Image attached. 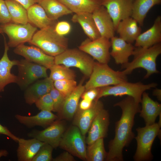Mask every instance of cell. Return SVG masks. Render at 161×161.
Here are the masks:
<instances>
[{"label": "cell", "mask_w": 161, "mask_h": 161, "mask_svg": "<svg viewBox=\"0 0 161 161\" xmlns=\"http://www.w3.org/2000/svg\"><path fill=\"white\" fill-rule=\"evenodd\" d=\"M117 106L121 109L122 113L120 119L115 123L114 137L109 143V151L105 160L107 161L123 160V149L135 137L132 131L134 118L141 110L139 103L129 96L114 105V106Z\"/></svg>", "instance_id": "1"}, {"label": "cell", "mask_w": 161, "mask_h": 161, "mask_svg": "<svg viewBox=\"0 0 161 161\" xmlns=\"http://www.w3.org/2000/svg\"><path fill=\"white\" fill-rule=\"evenodd\" d=\"M161 53V43L148 48L136 47L133 55V60L122 65L124 69L123 71L127 75L136 69L142 68L147 72L144 78H147L152 75L159 72L157 69L156 61Z\"/></svg>", "instance_id": "2"}, {"label": "cell", "mask_w": 161, "mask_h": 161, "mask_svg": "<svg viewBox=\"0 0 161 161\" xmlns=\"http://www.w3.org/2000/svg\"><path fill=\"white\" fill-rule=\"evenodd\" d=\"M55 26L38 30L28 43L40 48L47 54L55 57L68 49V39L58 34Z\"/></svg>", "instance_id": "3"}, {"label": "cell", "mask_w": 161, "mask_h": 161, "mask_svg": "<svg viewBox=\"0 0 161 161\" xmlns=\"http://www.w3.org/2000/svg\"><path fill=\"white\" fill-rule=\"evenodd\" d=\"M127 81L123 72L115 71L108 64L95 62L89 79L84 86L85 91L90 89L114 85Z\"/></svg>", "instance_id": "4"}, {"label": "cell", "mask_w": 161, "mask_h": 161, "mask_svg": "<svg viewBox=\"0 0 161 161\" xmlns=\"http://www.w3.org/2000/svg\"><path fill=\"white\" fill-rule=\"evenodd\" d=\"M157 86V84L155 83L144 84L141 82H123L114 85L100 87L99 94L95 100H97L103 97L108 96L127 95L132 97L136 102L140 103L143 92Z\"/></svg>", "instance_id": "5"}, {"label": "cell", "mask_w": 161, "mask_h": 161, "mask_svg": "<svg viewBox=\"0 0 161 161\" xmlns=\"http://www.w3.org/2000/svg\"><path fill=\"white\" fill-rule=\"evenodd\" d=\"M161 126L158 123H155L136 129L137 135L134 138L137 148L133 157L134 161H150L152 159V146L156 137L160 134Z\"/></svg>", "instance_id": "6"}, {"label": "cell", "mask_w": 161, "mask_h": 161, "mask_svg": "<svg viewBox=\"0 0 161 161\" xmlns=\"http://www.w3.org/2000/svg\"><path fill=\"white\" fill-rule=\"evenodd\" d=\"M54 58L55 64L76 67L88 77L92 73L95 62L89 55L76 48L67 49Z\"/></svg>", "instance_id": "7"}, {"label": "cell", "mask_w": 161, "mask_h": 161, "mask_svg": "<svg viewBox=\"0 0 161 161\" xmlns=\"http://www.w3.org/2000/svg\"><path fill=\"white\" fill-rule=\"evenodd\" d=\"M85 137L76 126H71L64 132L60 142V147L83 160H86Z\"/></svg>", "instance_id": "8"}, {"label": "cell", "mask_w": 161, "mask_h": 161, "mask_svg": "<svg viewBox=\"0 0 161 161\" xmlns=\"http://www.w3.org/2000/svg\"><path fill=\"white\" fill-rule=\"evenodd\" d=\"M0 27L8 36L9 47H16L29 42L36 32L37 28L29 22L25 24L10 22L1 24Z\"/></svg>", "instance_id": "9"}, {"label": "cell", "mask_w": 161, "mask_h": 161, "mask_svg": "<svg viewBox=\"0 0 161 161\" xmlns=\"http://www.w3.org/2000/svg\"><path fill=\"white\" fill-rule=\"evenodd\" d=\"M18 74L16 83L22 88H26L39 79L48 77L46 67L26 59L19 61L17 65Z\"/></svg>", "instance_id": "10"}, {"label": "cell", "mask_w": 161, "mask_h": 161, "mask_svg": "<svg viewBox=\"0 0 161 161\" xmlns=\"http://www.w3.org/2000/svg\"><path fill=\"white\" fill-rule=\"evenodd\" d=\"M109 39L100 37L95 40L88 38L83 41L78 49L91 56L98 62L108 64L110 59Z\"/></svg>", "instance_id": "11"}, {"label": "cell", "mask_w": 161, "mask_h": 161, "mask_svg": "<svg viewBox=\"0 0 161 161\" xmlns=\"http://www.w3.org/2000/svg\"><path fill=\"white\" fill-rule=\"evenodd\" d=\"M65 129L64 122L58 119L44 129L32 130L27 135L48 144L55 148L59 146Z\"/></svg>", "instance_id": "12"}, {"label": "cell", "mask_w": 161, "mask_h": 161, "mask_svg": "<svg viewBox=\"0 0 161 161\" xmlns=\"http://www.w3.org/2000/svg\"><path fill=\"white\" fill-rule=\"evenodd\" d=\"M113 22L115 29L122 20L131 17L134 0H101Z\"/></svg>", "instance_id": "13"}, {"label": "cell", "mask_w": 161, "mask_h": 161, "mask_svg": "<svg viewBox=\"0 0 161 161\" xmlns=\"http://www.w3.org/2000/svg\"><path fill=\"white\" fill-rule=\"evenodd\" d=\"M14 52L22 56L25 59L44 66L48 69H49L55 64L54 57L47 54L35 46L21 44L16 47Z\"/></svg>", "instance_id": "14"}, {"label": "cell", "mask_w": 161, "mask_h": 161, "mask_svg": "<svg viewBox=\"0 0 161 161\" xmlns=\"http://www.w3.org/2000/svg\"><path fill=\"white\" fill-rule=\"evenodd\" d=\"M103 108V103L99 100H94L91 107L87 109L82 110L78 109L74 115L73 125L78 127L85 136L94 118Z\"/></svg>", "instance_id": "15"}, {"label": "cell", "mask_w": 161, "mask_h": 161, "mask_svg": "<svg viewBox=\"0 0 161 161\" xmlns=\"http://www.w3.org/2000/svg\"><path fill=\"white\" fill-rule=\"evenodd\" d=\"M109 124V112L103 108L97 114L90 126L86 139L87 144H90L99 139L106 137Z\"/></svg>", "instance_id": "16"}, {"label": "cell", "mask_w": 161, "mask_h": 161, "mask_svg": "<svg viewBox=\"0 0 161 161\" xmlns=\"http://www.w3.org/2000/svg\"><path fill=\"white\" fill-rule=\"evenodd\" d=\"M83 79L75 89L65 98L62 106L58 113V119L70 120L73 118L78 109L79 101L85 91Z\"/></svg>", "instance_id": "17"}, {"label": "cell", "mask_w": 161, "mask_h": 161, "mask_svg": "<svg viewBox=\"0 0 161 161\" xmlns=\"http://www.w3.org/2000/svg\"><path fill=\"white\" fill-rule=\"evenodd\" d=\"M92 15L101 37L110 39L114 36V24L104 7L101 5L96 8L92 13Z\"/></svg>", "instance_id": "18"}, {"label": "cell", "mask_w": 161, "mask_h": 161, "mask_svg": "<svg viewBox=\"0 0 161 161\" xmlns=\"http://www.w3.org/2000/svg\"><path fill=\"white\" fill-rule=\"evenodd\" d=\"M110 39L112 50L110 55L115 63L123 65L128 62L129 58L133 55L135 47L120 37L114 36Z\"/></svg>", "instance_id": "19"}, {"label": "cell", "mask_w": 161, "mask_h": 161, "mask_svg": "<svg viewBox=\"0 0 161 161\" xmlns=\"http://www.w3.org/2000/svg\"><path fill=\"white\" fill-rule=\"evenodd\" d=\"M9 49V47L4 38V52L0 59V92L4 91L7 85L16 83L17 80V76L11 73V69L14 66L18 64L19 61L10 59L7 54Z\"/></svg>", "instance_id": "20"}, {"label": "cell", "mask_w": 161, "mask_h": 161, "mask_svg": "<svg viewBox=\"0 0 161 161\" xmlns=\"http://www.w3.org/2000/svg\"><path fill=\"white\" fill-rule=\"evenodd\" d=\"M54 81L49 77L36 81L27 87L24 93L26 103L30 105L35 103L39 98L49 93L54 86Z\"/></svg>", "instance_id": "21"}, {"label": "cell", "mask_w": 161, "mask_h": 161, "mask_svg": "<svg viewBox=\"0 0 161 161\" xmlns=\"http://www.w3.org/2000/svg\"><path fill=\"white\" fill-rule=\"evenodd\" d=\"M161 41V17L156 18L152 26L141 33L135 41L136 47L148 48L160 43Z\"/></svg>", "instance_id": "22"}, {"label": "cell", "mask_w": 161, "mask_h": 161, "mask_svg": "<svg viewBox=\"0 0 161 161\" xmlns=\"http://www.w3.org/2000/svg\"><path fill=\"white\" fill-rule=\"evenodd\" d=\"M15 117L20 123L29 128L36 126L45 127L58 119L57 116L51 111L46 110H41L37 114L33 116H26L16 114Z\"/></svg>", "instance_id": "23"}, {"label": "cell", "mask_w": 161, "mask_h": 161, "mask_svg": "<svg viewBox=\"0 0 161 161\" xmlns=\"http://www.w3.org/2000/svg\"><path fill=\"white\" fill-rule=\"evenodd\" d=\"M140 103L142 108L140 116L144 119L145 125L155 123L157 117L161 114V104L152 100L145 92L142 94Z\"/></svg>", "instance_id": "24"}, {"label": "cell", "mask_w": 161, "mask_h": 161, "mask_svg": "<svg viewBox=\"0 0 161 161\" xmlns=\"http://www.w3.org/2000/svg\"><path fill=\"white\" fill-rule=\"evenodd\" d=\"M138 24L134 19L131 17H129L120 21L115 30L120 38L132 44L141 33V29Z\"/></svg>", "instance_id": "25"}, {"label": "cell", "mask_w": 161, "mask_h": 161, "mask_svg": "<svg viewBox=\"0 0 161 161\" xmlns=\"http://www.w3.org/2000/svg\"><path fill=\"white\" fill-rule=\"evenodd\" d=\"M27 11L28 22L40 29L55 26L57 22V20L48 17L44 9L38 3L30 6Z\"/></svg>", "instance_id": "26"}, {"label": "cell", "mask_w": 161, "mask_h": 161, "mask_svg": "<svg viewBox=\"0 0 161 161\" xmlns=\"http://www.w3.org/2000/svg\"><path fill=\"white\" fill-rule=\"evenodd\" d=\"M17 150L18 160L32 161L40 147L45 143L35 138L25 139L20 138Z\"/></svg>", "instance_id": "27"}, {"label": "cell", "mask_w": 161, "mask_h": 161, "mask_svg": "<svg viewBox=\"0 0 161 161\" xmlns=\"http://www.w3.org/2000/svg\"><path fill=\"white\" fill-rule=\"evenodd\" d=\"M72 21L79 24L85 34L91 40L101 37L93 18L92 13H75L71 19Z\"/></svg>", "instance_id": "28"}, {"label": "cell", "mask_w": 161, "mask_h": 161, "mask_svg": "<svg viewBox=\"0 0 161 161\" xmlns=\"http://www.w3.org/2000/svg\"><path fill=\"white\" fill-rule=\"evenodd\" d=\"M72 13H92L101 5V0H58Z\"/></svg>", "instance_id": "29"}, {"label": "cell", "mask_w": 161, "mask_h": 161, "mask_svg": "<svg viewBox=\"0 0 161 161\" xmlns=\"http://www.w3.org/2000/svg\"><path fill=\"white\" fill-rule=\"evenodd\" d=\"M50 18L57 20L60 17L73 13L58 0H41L38 3Z\"/></svg>", "instance_id": "30"}, {"label": "cell", "mask_w": 161, "mask_h": 161, "mask_svg": "<svg viewBox=\"0 0 161 161\" xmlns=\"http://www.w3.org/2000/svg\"><path fill=\"white\" fill-rule=\"evenodd\" d=\"M161 2V0H134L131 17L140 26H142L149 10L154 6L160 4Z\"/></svg>", "instance_id": "31"}, {"label": "cell", "mask_w": 161, "mask_h": 161, "mask_svg": "<svg viewBox=\"0 0 161 161\" xmlns=\"http://www.w3.org/2000/svg\"><path fill=\"white\" fill-rule=\"evenodd\" d=\"M10 14L12 22L25 24L28 22L27 9L16 0H5Z\"/></svg>", "instance_id": "32"}, {"label": "cell", "mask_w": 161, "mask_h": 161, "mask_svg": "<svg viewBox=\"0 0 161 161\" xmlns=\"http://www.w3.org/2000/svg\"><path fill=\"white\" fill-rule=\"evenodd\" d=\"M103 139H99L89 145L86 148L87 161H103L106 160L107 153L105 150Z\"/></svg>", "instance_id": "33"}, {"label": "cell", "mask_w": 161, "mask_h": 161, "mask_svg": "<svg viewBox=\"0 0 161 161\" xmlns=\"http://www.w3.org/2000/svg\"><path fill=\"white\" fill-rule=\"evenodd\" d=\"M49 69V77L53 81L63 79L75 80L76 77L73 70L62 64H54Z\"/></svg>", "instance_id": "34"}, {"label": "cell", "mask_w": 161, "mask_h": 161, "mask_svg": "<svg viewBox=\"0 0 161 161\" xmlns=\"http://www.w3.org/2000/svg\"><path fill=\"white\" fill-rule=\"evenodd\" d=\"M54 87L66 98L76 88L77 83L75 80L63 79L54 81Z\"/></svg>", "instance_id": "35"}, {"label": "cell", "mask_w": 161, "mask_h": 161, "mask_svg": "<svg viewBox=\"0 0 161 161\" xmlns=\"http://www.w3.org/2000/svg\"><path fill=\"white\" fill-rule=\"evenodd\" d=\"M53 148L50 145L45 143L40 147L32 161H52V154Z\"/></svg>", "instance_id": "36"}, {"label": "cell", "mask_w": 161, "mask_h": 161, "mask_svg": "<svg viewBox=\"0 0 161 161\" xmlns=\"http://www.w3.org/2000/svg\"><path fill=\"white\" fill-rule=\"evenodd\" d=\"M35 104L39 110L51 112L53 111V101L49 93L39 98L36 100Z\"/></svg>", "instance_id": "37"}, {"label": "cell", "mask_w": 161, "mask_h": 161, "mask_svg": "<svg viewBox=\"0 0 161 161\" xmlns=\"http://www.w3.org/2000/svg\"><path fill=\"white\" fill-rule=\"evenodd\" d=\"M53 104V111L58 113L61 110L65 98L54 86L49 92Z\"/></svg>", "instance_id": "38"}, {"label": "cell", "mask_w": 161, "mask_h": 161, "mask_svg": "<svg viewBox=\"0 0 161 161\" xmlns=\"http://www.w3.org/2000/svg\"><path fill=\"white\" fill-rule=\"evenodd\" d=\"M12 22L11 17L5 0H0V24Z\"/></svg>", "instance_id": "39"}, {"label": "cell", "mask_w": 161, "mask_h": 161, "mask_svg": "<svg viewBox=\"0 0 161 161\" xmlns=\"http://www.w3.org/2000/svg\"><path fill=\"white\" fill-rule=\"evenodd\" d=\"M71 25L69 23L65 21L57 22L54 27L56 32L59 35L64 36L70 32Z\"/></svg>", "instance_id": "40"}, {"label": "cell", "mask_w": 161, "mask_h": 161, "mask_svg": "<svg viewBox=\"0 0 161 161\" xmlns=\"http://www.w3.org/2000/svg\"><path fill=\"white\" fill-rule=\"evenodd\" d=\"M99 90L100 88L90 89L85 91L82 94L81 97L82 99L93 102L97 97L99 94Z\"/></svg>", "instance_id": "41"}, {"label": "cell", "mask_w": 161, "mask_h": 161, "mask_svg": "<svg viewBox=\"0 0 161 161\" xmlns=\"http://www.w3.org/2000/svg\"><path fill=\"white\" fill-rule=\"evenodd\" d=\"M53 161H75L73 155L67 151H64L54 158Z\"/></svg>", "instance_id": "42"}, {"label": "cell", "mask_w": 161, "mask_h": 161, "mask_svg": "<svg viewBox=\"0 0 161 161\" xmlns=\"http://www.w3.org/2000/svg\"><path fill=\"white\" fill-rule=\"evenodd\" d=\"M4 135L10 137L11 139L18 143L19 138L13 134L6 126L0 123V135Z\"/></svg>", "instance_id": "43"}, {"label": "cell", "mask_w": 161, "mask_h": 161, "mask_svg": "<svg viewBox=\"0 0 161 161\" xmlns=\"http://www.w3.org/2000/svg\"><path fill=\"white\" fill-rule=\"evenodd\" d=\"M92 102L87 100L82 99L79 103L78 109L82 110L87 109L91 107Z\"/></svg>", "instance_id": "44"}, {"label": "cell", "mask_w": 161, "mask_h": 161, "mask_svg": "<svg viewBox=\"0 0 161 161\" xmlns=\"http://www.w3.org/2000/svg\"><path fill=\"white\" fill-rule=\"evenodd\" d=\"M18 1L27 9L32 5L38 3L41 0H16Z\"/></svg>", "instance_id": "45"}, {"label": "cell", "mask_w": 161, "mask_h": 161, "mask_svg": "<svg viewBox=\"0 0 161 161\" xmlns=\"http://www.w3.org/2000/svg\"><path fill=\"white\" fill-rule=\"evenodd\" d=\"M153 95L156 96L158 100H161V90L160 89L156 88L154 89L153 92Z\"/></svg>", "instance_id": "46"}, {"label": "cell", "mask_w": 161, "mask_h": 161, "mask_svg": "<svg viewBox=\"0 0 161 161\" xmlns=\"http://www.w3.org/2000/svg\"><path fill=\"white\" fill-rule=\"evenodd\" d=\"M8 154V151L5 149L0 150V158L2 157H6Z\"/></svg>", "instance_id": "47"}, {"label": "cell", "mask_w": 161, "mask_h": 161, "mask_svg": "<svg viewBox=\"0 0 161 161\" xmlns=\"http://www.w3.org/2000/svg\"><path fill=\"white\" fill-rule=\"evenodd\" d=\"M3 33V32L2 31V30L1 29L0 27V33Z\"/></svg>", "instance_id": "48"}, {"label": "cell", "mask_w": 161, "mask_h": 161, "mask_svg": "<svg viewBox=\"0 0 161 161\" xmlns=\"http://www.w3.org/2000/svg\"><path fill=\"white\" fill-rule=\"evenodd\" d=\"M1 97V96L0 95V98Z\"/></svg>", "instance_id": "49"}]
</instances>
